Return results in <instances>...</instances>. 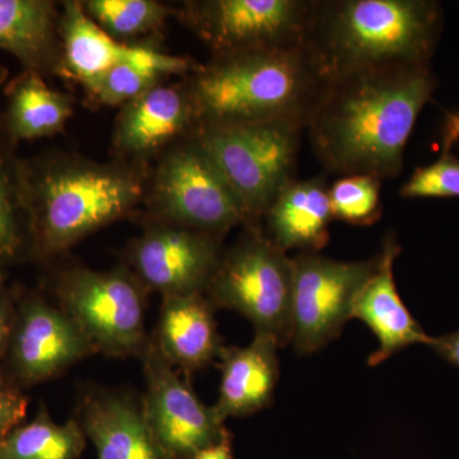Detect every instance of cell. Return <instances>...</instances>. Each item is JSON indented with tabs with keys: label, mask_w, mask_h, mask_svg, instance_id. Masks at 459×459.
<instances>
[{
	"label": "cell",
	"mask_w": 459,
	"mask_h": 459,
	"mask_svg": "<svg viewBox=\"0 0 459 459\" xmlns=\"http://www.w3.org/2000/svg\"><path fill=\"white\" fill-rule=\"evenodd\" d=\"M59 20L45 0H0V49L17 57L25 71L41 74L56 66Z\"/></svg>",
	"instance_id": "obj_21"
},
{
	"label": "cell",
	"mask_w": 459,
	"mask_h": 459,
	"mask_svg": "<svg viewBox=\"0 0 459 459\" xmlns=\"http://www.w3.org/2000/svg\"><path fill=\"white\" fill-rule=\"evenodd\" d=\"M312 2L211 0L193 3L186 17L216 56L304 45Z\"/></svg>",
	"instance_id": "obj_9"
},
{
	"label": "cell",
	"mask_w": 459,
	"mask_h": 459,
	"mask_svg": "<svg viewBox=\"0 0 459 459\" xmlns=\"http://www.w3.org/2000/svg\"><path fill=\"white\" fill-rule=\"evenodd\" d=\"M380 181L370 175H344L329 186L333 220L356 226L379 221L383 207Z\"/></svg>",
	"instance_id": "obj_26"
},
{
	"label": "cell",
	"mask_w": 459,
	"mask_h": 459,
	"mask_svg": "<svg viewBox=\"0 0 459 459\" xmlns=\"http://www.w3.org/2000/svg\"><path fill=\"white\" fill-rule=\"evenodd\" d=\"M57 294L95 351L124 358L146 349V301L126 272L72 271L60 280Z\"/></svg>",
	"instance_id": "obj_7"
},
{
	"label": "cell",
	"mask_w": 459,
	"mask_h": 459,
	"mask_svg": "<svg viewBox=\"0 0 459 459\" xmlns=\"http://www.w3.org/2000/svg\"><path fill=\"white\" fill-rule=\"evenodd\" d=\"M22 192L36 250L51 255L124 216L142 186L131 172L42 161L22 164Z\"/></svg>",
	"instance_id": "obj_4"
},
{
	"label": "cell",
	"mask_w": 459,
	"mask_h": 459,
	"mask_svg": "<svg viewBox=\"0 0 459 459\" xmlns=\"http://www.w3.org/2000/svg\"><path fill=\"white\" fill-rule=\"evenodd\" d=\"M63 40V65L84 87L99 80L108 69L123 63H144L159 66L166 74L201 71L202 66L186 57L169 56L144 47L117 41L91 20L80 3H66L59 20Z\"/></svg>",
	"instance_id": "obj_14"
},
{
	"label": "cell",
	"mask_w": 459,
	"mask_h": 459,
	"mask_svg": "<svg viewBox=\"0 0 459 459\" xmlns=\"http://www.w3.org/2000/svg\"><path fill=\"white\" fill-rule=\"evenodd\" d=\"M434 351L459 368V331L443 337H434Z\"/></svg>",
	"instance_id": "obj_31"
},
{
	"label": "cell",
	"mask_w": 459,
	"mask_h": 459,
	"mask_svg": "<svg viewBox=\"0 0 459 459\" xmlns=\"http://www.w3.org/2000/svg\"><path fill=\"white\" fill-rule=\"evenodd\" d=\"M0 135V262L16 258L25 243L29 229L22 192V162L9 153Z\"/></svg>",
	"instance_id": "obj_24"
},
{
	"label": "cell",
	"mask_w": 459,
	"mask_h": 459,
	"mask_svg": "<svg viewBox=\"0 0 459 459\" xmlns=\"http://www.w3.org/2000/svg\"><path fill=\"white\" fill-rule=\"evenodd\" d=\"M325 83L301 45L214 56L189 92L201 128L277 120L305 126Z\"/></svg>",
	"instance_id": "obj_3"
},
{
	"label": "cell",
	"mask_w": 459,
	"mask_h": 459,
	"mask_svg": "<svg viewBox=\"0 0 459 459\" xmlns=\"http://www.w3.org/2000/svg\"><path fill=\"white\" fill-rule=\"evenodd\" d=\"M3 132L11 143L56 134L72 115V104L63 93L50 89L41 74L25 71L9 83Z\"/></svg>",
	"instance_id": "obj_22"
},
{
	"label": "cell",
	"mask_w": 459,
	"mask_h": 459,
	"mask_svg": "<svg viewBox=\"0 0 459 459\" xmlns=\"http://www.w3.org/2000/svg\"><path fill=\"white\" fill-rule=\"evenodd\" d=\"M400 253L401 247L394 235H386L377 270L361 287L353 303L352 319L362 320L379 342V349L368 360L369 367H377L411 344L431 346L434 342V337L429 336L416 322L398 294L394 265Z\"/></svg>",
	"instance_id": "obj_15"
},
{
	"label": "cell",
	"mask_w": 459,
	"mask_h": 459,
	"mask_svg": "<svg viewBox=\"0 0 459 459\" xmlns=\"http://www.w3.org/2000/svg\"><path fill=\"white\" fill-rule=\"evenodd\" d=\"M95 351L65 312L41 299L27 301L14 323L12 362L26 385L44 382Z\"/></svg>",
	"instance_id": "obj_13"
},
{
	"label": "cell",
	"mask_w": 459,
	"mask_h": 459,
	"mask_svg": "<svg viewBox=\"0 0 459 459\" xmlns=\"http://www.w3.org/2000/svg\"><path fill=\"white\" fill-rule=\"evenodd\" d=\"M14 318L13 307L8 296L0 294V360L7 351L13 334Z\"/></svg>",
	"instance_id": "obj_30"
},
{
	"label": "cell",
	"mask_w": 459,
	"mask_h": 459,
	"mask_svg": "<svg viewBox=\"0 0 459 459\" xmlns=\"http://www.w3.org/2000/svg\"><path fill=\"white\" fill-rule=\"evenodd\" d=\"M304 124L277 122L202 126L197 143L212 160L247 214L249 228L294 180Z\"/></svg>",
	"instance_id": "obj_5"
},
{
	"label": "cell",
	"mask_w": 459,
	"mask_h": 459,
	"mask_svg": "<svg viewBox=\"0 0 459 459\" xmlns=\"http://www.w3.org/2000/svg\"><path fill=\"white\" fill-rule=\"evenodd\" d=\"M86 446L82 425L75 420L56 424L41 410L29 424L0 440V459H77Z\"/></svg>",
	"instance_id": "obj_23"
},
{
	"label": "cell",
	"mask_w": 459,
	"mask_h": 459,
	"mask_svg": "<svg viewBox=\"0 0 459 459\" xmlns=\"http://www.w3.org/2000/svg\"><path fill=\"white\" fill-rule=\"evenodd\" d=\"M193 459H234L232 453L231 434L226 431L219 442L202 449Z\"/></svg>",
	"instance_id": "obj_32"
},
{
	"label": "cell",
	"mask_w": 459,
	"mask_h": 459,
	"mask_svg": "<svg viewBox=\"0 0 459 459\" xmlns=\"http://www.w3.org/2000/svg\"><path fill=\"white\" fill-rule=\"evenodd\" d=\"M213 310L204 294L164 298L153 342L172 367L190 373L219 358L223 346Z\"/></svg>",
	"instance_id": "obj_18"
},
{
	"label": "cell",
	"mask_w": 459,
	"mask_h": 459,
	"mask_svg": "<svg viewBox=\"0 0 459 459\" xmlns=\"http://www.w3.org/2000/svg\"><path fill=\"white\" fill-rule=\"evenodd\" d=\"M442 27V8L431 0H323L310 5L304 48L328 81L429 63Z\"/></svg>",
	"instance_id": "obj_2"
},
{
	"label": "cell",
	"mask_w": 459,
	"mask_h": 459,
	"mask_svg": "<svg viewBox=\"0 0 459 459\" xmlns=\"http://www.w3.org/2000/svg\"><path fill=\"white\" fill-rule=\"evenodd\" d=\"M7 69L4 68V66L0 65V84L4 82L5 78H7ZM0 135H4V132H3V117L2 114H0ZM5 137V135H4Z\"/></svg>",
	"instance_id": "obj_34"
},
{
	"label": "cell",
	"mask_w": 459,
	"mask_h": 459,
	"mask_svg": "<svg viewBox=\"0 0 459 459\" xmlns=\"http://www.w3.org/2000/svg\"><path fill=\"white\" fill-rule=\"evenodd\" d=\"M270 240L282 252L318 253L333 221L329 186L323 177L290 181L264 213Z\"/></svg>",
	"instance_id": "obj_17"
},
{
	"label": "cell",
	"mask_w": 459,
	"mask_h": 459,
	"mask_svg": "<svg viewBox=\"0 0 459 459\" xmlns=\"http://www.w3.org/2000/svg\"><path fill=\"white\" fill-rule=\"evenodd\" d=\"M82 429L95 444L99 459H168L148 428L143 410L126 398H90Z\"/></svg>",
	"instance_id": "obj_20"
},
{
	"label": "cell",
	"mask_w": 459,
	"mask_h": 459,
	"mask_svg": "<svg viewBox=\"0 0 459 459\" xmlns=\"http://www.w3.org/2000/svg\"><path fill=\"white\" fill-rule=\"evenodd\" d=\"M292 258L258 229L247 228L246 237L221 256L205 291L214 307L241 314L255 333L286 346L292 340Z\"/></svg>",
	"instance_id": "obj_6"
},
{
	"label": "cell",
	"mask_w": 459,
	"mask_h": 459,
	"mask_svg": "<svg viewBox=\"0 0 459 459\" xmlns=\"http://www.w3.org/2000/svg\"><path fill=\"white\" fill-rule=\"evenodd\" d=\"M279 347L273 337L263 333H255L246 347H222L221 385L214 409L223 421L252 415L271 403L280 377Z\"/></svg>",
	"instance_id": "obj_16"
},
{
	"label": "cell",
	"mask_w": 459,
	"mask_h": 459,
	"mask_svg": "<svg viewBox=\"0 0 459 459\" xmlns=\"http://www.w3.org/2000/svg\"><path fill=\"white\" fill-rule=\"evenodd\" d=\"M156 198L162 213L183 228L214 237L238 223L249 228L234 192L197 141L165 160L157 175Z\"/></svg>",
	"instance_id": "obj_11"
},
{
	"label": "cell",
	"mask_w": 459,
	"mask_h": 459,
	"mask_svg": "<svg viewBox=\"0 0 459 459\" xmlns=\"http://www.w3.org/2000/svg\"><path fill=\"white\" fill-rule=\"evenodd\" d=\"M435 89L429 63L380 66L328 80L305 123L314 153L333 174L394 179Z\"/></svg>",
	"instance_id": "obj_1"
},
{
	"label": "cell",
	"mask_w": 459,
	"mask_h": 459,
	"mask_svg": "<svg viewBox=\"0 0 459 459\" xmlns=\"http://www.w3.org/2000/svg\"><path fill=\"white\" fill-rule=\"evenodd\" d=\"M27 406L29 400L22 392L8 383L0 374V440L22 424L26 418Z\"/></svg>",
	"instance_id": "obj_29"
},
{
	"label": "cell",
	"mask_w": 459,
	"mask_h": 459,
	"mask_svg": "<svg viewBox=\"0 0 459 459\" xmlns=\"http://www.w3.org/2000/svg\"><path fill=\"white\" fill-rule=\"evenodd\" d=\"M195 119L190 92L156 84L128 102L120 115L115 143L128 153H144L164 146Z\"/></svg>",
	"instance_id": "obj_19"
},
{
	"label": "cell",
	"mask_w": 459,
	"mask_h": 459,
	"mask_svg": "<svg viewBox=\"0 0 459 459\" xmlns=\"http://www.w3.org/2000/svg\"><path fill=\"white\" fill-rule=\"evenodd\" d=\"M141 356L147 383L142 410L166 457L193 459L202 449L219 442L228 429L214 406L202 403L153 341H148Z\"/></svg>",
	"instance_id": "obj_10"
},
{
	"label": "cell",
	"mask_w": 459,
	"mask_h": 459,
	"mask_svg": "<svg viewBox=\"0 0 459 459\" xmlns=\"http://www.w3.org/2000/svg\"><path fill=\"white\" fill-rule=\"evenodd\" d=\"M162 69L144 63H123L90 84L87 90L105 105L128 104L159 84Z\"/></svg>",
	"instance_id": "obj_27"
},
{
	"label": "cell",
	"mask_w": 459,
	"mask_h": 459,
	"mask_svg": "<svg viewBox=\"0 0 459 459\" xmlns=\"http://www.w3.org/2000/svg\"><path fill=\"white\" fill-rule=\"evenodd\" d=\"M84 12L113 38H134L164 23L168 8L153 0H89Z\"/></svg>",
	"instance_id": "obj_25"
},
{
	"label": "cell",
	"mask_w": 459,
	"mask_h": 459,
	"mask_svg": "<svg viewBox=\"0 0 459 459\" xmlns=\"http://www.w3.org/2000/svg\"><path fill=\"white\" fill-rule=\"evenodd\" d=\"M220 261L214 235L183 226L151 230L133 250L141 279L164 298L204 294Z\"/></svg>",
	"instance_id": "obj_12"
},
{
	"label": "cell",
	"mask_w": 459,
	"mask_h": 459,
	"mask_svg": "<svg viewBox=\"0 0 459 459\" xmlns=\"http://www.w3.org/2000/svg\"><path fill=\"white\" fill-rule=\"evenodd\" d=\"M377 263L379 255L360 262L334 261L318 253L292 258L291 343L299 355L318 351L341 333Z\"/></svg>",
	"instance_id": "obj_8"
},
{
	"label": "cell",
	"mask_w": 459,
	"mask_h": 459,
	"mask_svg": "<svg viewBox=\"0 0 459 459\" xmlns=\"http://www.w3.org/2000/svg\"><path fill=\"white\" fill-rule=\"evenodd\" d=\"M2 286H3V279H2V276H0V290H2Z\"/></svg>",
	"instance_id": "obj_35"
},
{
	"label": "cell",
	"mask_w": 459,
	"mask_h": 459,
	"mask_svg": "<svg viewBox=\"0 0 459 459\" xmlns=\"http://www.w3.org/2000/svg\"><path fill=\"white\" fill-rule=\"evenodd\" d=\"M401 197L459 198V160L451 152H443L439 160L416 169L402 186Z\"/></svg>",
	"instance_id": "obj_28"
},
{
	"label": "cell",
	"mask_w": 459,
	"mask_h": 459,
	"mask_svg": "<svg viewBox=\"0 0 459 459\" xmlns=\"http://www.w3.org/2000/svg\"><path fill=\"white\" fill-rule=\"evenodd\" d=\"M459 140V114H449L444 124L443 152H451L453 144Z\"/></svg>",
	"instance_id": "obj_33"
}]
</instances>
